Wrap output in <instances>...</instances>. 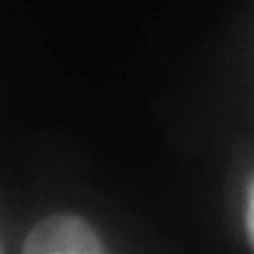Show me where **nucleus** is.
Here are the masks:
<instances>
[{
  "instance_id": "obj_2",
  "label": "nucleus",
  "mask_w": 254,
  "mask_h": 254,
  "mask_svg": "<svg viewBox=\"0 0 254 254\" xmlns=\"http://www.w3.org/2000/svg\"><path fill=\"white\" fill-rule=\"evenodd\" d=\"M247 233H250V240L254 247V179L250 186V195H247Z\"/></svg>"
},
{
  "instance_id": "obj_1",
  "label": "nucleus",
  "mask_w": 254,
  "mask_h": 254,
  "mask_svg": "<svg viewBox=\"0 0 254 254\" xmlns=\"http://www.w3.org/2000/svg\"><path fill=\"white\" fill-rule=\"evenodd\" d=\"M28 254H101L99 236L94 228L73 214H55L38 221L24 243Z\"/></svg>"
}]
</instances>
